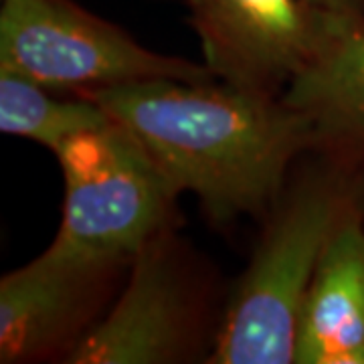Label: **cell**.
Listing matches in <instances>:
<instances>
[{
    "mask_svg": "<svg viewBox=\"0 0 364 364\" xmlns=\"http://www.w3.org/2000/svg\"><path fill=\"white\" fill-rule=\"evenodd\" d=\"M112 117L91 97L59 93L11 69H0V132L26 138L53 154Z\"/></svg>",
    "mask_w": 364,
    "mask_h": 364,
    "instance_id": "cell-10",
    "label": "cell"
},
{
    "mask_svg": "<svg viewBox=\"0 0 364 364\" xmlns=\"http://www.w3.org/2000/svg\"><path fill=\"white\" fill-rule=\"evenodd\" d=\"M306 2L324 11H358L356 0H306Z\"/></svg>",
    "mask_w": 364,
    "mask_h": 364,
    "instance_id": "cell-11",
    "label": "cell"
},
{
    "mask_svg": "<svg viewBox=\"0 0 364 364\" xmlns=\"http://www.w3.org/2000/svg\"><path fill=\"white\" fill-rule=\"evenodd\" d=\"M61 227L49 251L85 261H122L178 225V191L138 138L114 117L63 144Z\"/></svg>",
    "mask_w": 364,
    "mask_h": 364,
    "instance_id": "cell-4",
    "label": "cell"
},
{
    "mask_svg": "<svg viewBox=\"0 0 364 364\" xmlns=\"http://www.w3.org/2000/svg\"><path fill=\"white\" fill-rule=\"evenodd\" d=\"M0 69L83 97L152 79H215L205 63L150 51L75 0H0Z\"/></svg>",
    "mask_w": 364,
    "mask_h": 364,
    "instance_id": "cell-5",
    "label": "cell"
},
{
    "mask_svg": "<svg viewBox=\"0 0 364 364\" xmlns=\"http://www.w3.org/2000/svg\"><path fill=\"white\" fill-rule=\"evenodd\" d=\"M312 132V150L364 168V14L316 9L306 59L282 93Z\"/></svg>",
    "mask_w": 364,
    "mask_h": 364,
    "instance_id": "cell-8",
    "label": "cell"
},
{
    "mask_svg": "<svg viewBox=\"0 0 364 364\" xmlns=\"http://www.w3.org/2000/svg\"><path fill=\"white\" fill-rule=\"evenodd\" d=\"M188 23L215 79L282 95L308 55L316 6L306 0H188Z\"/></svg>",
    "mask_w": 364,
    "mask_h": 364,
    "instance_id": "cell-7",
    "label": "cell"
},
{
    "mask_svg": "<svg viewBox=\"0 0 364 364\" xmlns=\"http://www.w3.org/2000/svg\"><path fill=\"white\" fill-rule=\"evenodd\" d=\"M356 2H358V11L364 14V0H356Z\"/></svg>",
    "mask_w": 364,
    "mask_h": 364,
    "instance_id": "cell-12",
    "label": "cell"
},
{
    "mask_svg": "<svg viewBox=\"0 0 364 364\" xmlns=\"http://www.w3.org/2000/svg\"><path fill=\"white\" fill-rule=\"evenodd\" d=\"M364 208V168L320 150L296 160L263 219L247 269L227 294L207 364L296 363L314 273L340 223Z\"/></svg>",
    "mask_w": 364,
    "mask_h": 364,
    "instance_id": "cell-2",
    "label": "cell"
},
{
    "mask_svg": "<svg viewBox=\"0 0 364 364\" xmlns=\"http://www.w3.org/2000/svg\"><path fill=\"white\" fill-rule=\"evenodd\" d=\"M298 364H364V208L332 235L296 334Z\"/></svg>",
    "mask_w": 364,
    "mask_h": 364,
    "instance_id": "cell-9",
    "label": "cell"
},
{
    "mask_svg": "<svg viewBox=\"0 0 364 364\" xmlns=\"http://www.w3.org/2000/svg\"><path fill=\"white\" fill-rule=\"evenodd\" d=\"M130 263L73 259L45 249L6 273L0 279V363H67L114 304Z\"/></svg>",
    "mask_w": 364,
    "mask_h": 364,
    "instance_id": "cell-6",
    "label": "cell"
},
{
    "mask_svg": "<svg viewBox=\"0 0 364 364\" xmlns=\"http://www.w3.org/2000/svg\"><path fill=\"white\" fill-rule=\"evenodd\" d=\"M225 304L215 269L170 227L134 255L117 298L67 363H208Z\"/></svg>",
    "mask_w": 364,
    "mask_h": 364,
    "instance_id": "cell-3",
    "label": "cell"
},
{
    "mask_svg": "<svg viewBox=\"0 0 364 364\" xmlns=\"http://www.w3.org/2000/svg\"><path fill=\"white\" fill-rule=\"evenodd\" d=\"M138 138L170 184L225 227L263 217L312 132L282 95L210 81L152 79L90 95Z\"/></svg>",
    "mask_w": 364,
    "mask_h": 364,
    "instance_id": "cell-1",
    "label": "cell"
}]
</instances>
